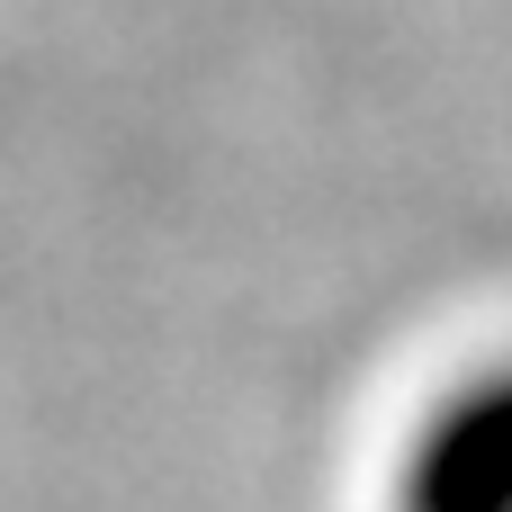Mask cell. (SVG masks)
Masks as SVG:
<instances>
[{
    "label": "cell",
    "mask_w": 512,
    "mask_h": 512,
    "mask_svg": "<svg viewBox=\"0 0 512 512\" xmlns=\"http://www.w3.org/2000/svg\"><path fill=\"white\" fill-rule=\"evenodd\" d=\"M387 512H512V351L468 360L414 405L387 459Z\"/></svg>",
    "instance_id": "obj_1"
}]
</instances>
